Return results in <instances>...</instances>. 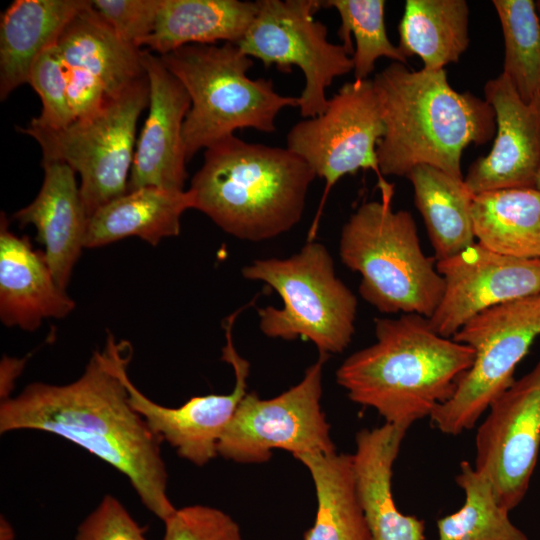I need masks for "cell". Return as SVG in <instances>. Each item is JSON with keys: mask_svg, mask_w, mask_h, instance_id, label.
I'll return each instance as SVG.
<instances>
[{"mask_svg": "<svg viewBox=\"0 0 540 540\" xmlns=\"http://www.w3.org/2000/svg\"><path fill=\"white\" fill-rule=\"evenodd\" d=\"M23 366L24 360L3 358L1 363V400L9 397L14 380Z\"/></svg>", "mask_w": 540, "mask_h": 540, "instance_id": "d590c367", "label": "cell"}, {"mask_svg": "<svg viewBox=\"0 0 540 540\" xmlns=\"http://www.w3.org/2000/svg\"><path fill=\"white\" fill-rule=\"evenodd\" d=\"M475 238L486 248L511 257L540 259V191L504 189L474 195Z\"/></svg>", "mask_w": 540, "mask_h": 540, "instance_id": "4316f807", "label": "cell"}, {"mask_svg": "<svg viewBox=\"0 0 540 540\" xmlns=\"http://www.w3.org/2000/svg\"><path fill=\"white\" fill-rule=\"evenodd\" d=\"M131 353L127 342L109 334L77 380L34 382L1 400L0 433L42 431L82 447L125 475L142 504L164 522L176 508L167 493L162 440L129 401L124 373Z\"/></svg>", "mask_w": 540, "mask_h": 540, "instance_id": "6da1fadb", "label": "cell"}, {"mask_svg": "<svg viewBox=\"0 0 540 540\" xmlns=\"http://www.w3.org/2000/svg\"><path fill=\"white\" fill-rule=\"evenodd\" d=\"M339 256L360 274L361 297L381 313L429 318L444 293L443 277L435 258L421 249L412 214L394 211L389 199L365 202L350 216L341 230Z\"/></svg>", "mask_w": 540, "mask_h": 540, "instance_id": "8992f818", "label": "cell"}, {"mask_svg": "<svg viewBox=\"0 0 540 540\" xmlns=\"http://www.w3.org/2000/svg\"><path fill=\"white\" fill-rule=\"evenodd\" d=\"M28 84L41 99L42 109L29 124L61 129L73 122L68 99V76L56 44L42 52L34 62Z\"/></svg>", "mask_w": 540, "mask_h": 540, "instance_id": "1f68e13d", "label": "cell"}, {"mask_svg": "<svg viewBox=\"0 0 540 540\" xmlns=\"http://www.w3.org/2000/svg\"><path fill=\"white\" fill-rule=\"evenodd\" d=\"M474 468L509 512L524 499L540 449V360L488 408L475 437Z\"/></svg>", "mask_w": 540, "mask_h": 540, "instance_id": "4fadbf2b", "label": "cell"}, {"mask_svg": "<svg viewBox=\"0 0 540 540\" xmlns=\"http://www.w3.org/2000/svg\"><path fill=\"white\" fill-rule=\"evenodd\" d=\"M316 174L290 149L235 135L205 149L189 188L194 209L231 236L259 242L296 226Z\"/></svg>", "mask_w": 540, "mask_h": 540, "instance_id": "277c9868", "label": "cell"}, {"mask_svg": "<svg viewBox=\"0 0 540 540\" xmlns=\"http://www.w3.org/2000/svg\"><path fill=\"white\" fill-rule=\"evenodd\" d=\"M372 82L385 125L376 149L381 175L406 177L414 167L429 165L464 178V149L495 136L492 106L454 90L444 69L413 71L392 62Z\"/></svg>", "mask_w": 540, "mask_h": 540, "instance_id": "7a4b0ae2", "label": "cell"}, {"mask_svg": "<svg viewBox=\"0 0 540 540\" xmlns=\"http://www.w3.org/2000/svg\"><path fill=\"white\" fill-rule=\"evenodd\" d=\"M374 325L376 342L347 357L336 381L351 401L409 428L451 399L475 351L437 334L419 314L376 318Z\"/></svg>", "mask_w": 540, "mask_h": 540, "instance_id": "3957f363", "label": "cell"}, {"mask_svg": "<svg viewBox=\"0 0 540 540\" xmlns=\"http://www.w3.org/2000/svg\"><path fill=\"white\" fill-rule=\"evenodd\" d=\"M383 0H329L339 14L338 36L352 57L355 80H365L374 71L380 57L407 64V58L388 38Z\"/></svg>", "mask_w": 540, "mask_h": 540, "instance_id": "4dcf8cb0", "label": "cell"}, {"mask_svg": "<svg viewBox=\"0 0 540 540\" xmlns=\"http://www.w3.org/2000/svg\"><path fill=\"white\" fill-rule=\"evenodd\" d=\"M327 357L319 355L299 383L276 397L261 399L247 392L220 438L218 455L236 463L262 464L275 449L294 458L336 451L320 404Z\"/></svg>", "mask_w": 540, "mask_h": 540, "instance_id": "8fae6325", "label": "cell"}, {"mask_svg": "<svg viewBox=\"0 0 540 540\" xmlns=\"http://www.w3.org/2000/svg\"><path fill=\"white\" fill-rule=\"evenodd\" d=\"M194 209L190 190L142 187L100 207L88 219L85 248L101 247L136 236L152 246L181 230V217Z\"/></svg>", "mask_w": 540, "mask_h": 540, "instance_id": "603a6c76", "label": "cell"}, {"mask_svg": "<svg viewBox=\"0 0 540 540\" xmlns=\"http://www.w3.org/2000/svg\"><path fill=\"white\" fill-rule=\"evenodd\" d=\"M407 430L385 422L356 433L355 489L371 540H426L425 521L403 514L392 493L393 465Z\"/></svg>", "mask_w": 540, "mask_h": 540, "instance_id": "ffe728a7", "label": "cell"}, {"mask_svg": "<svg viewBox=\"0 0 540 540\" xmlns=\"http://www.w3.org/2000/svg\"><path fill=\"white\" fill-rule=\"evenodd\" d=\"M75 540H147L144 529L113 495H105L82 521Z\"/></svg>", "mask_w": 540, "mask_h": 540, "instance_id": "e575fe53", "label": "cell"}, {"mask_svg": "<svg viewBox=\"0 0 540 540\" xmlns=\"http://www.w3.org/2000/svg\"><path fill=\"white\" fill-rule=\"evenodd\" d=\"M56 47L68 76L73 121L94 113L146 76L143 50L123 41L92 1L67 24Z\"/></svg>", "mask_w": 540, "mask_h": 540, "instance_id": "9a60e30c", "label": "cell"}, {"mask_svg": "<svg viewBox=\"0 0 540 540\" xmlns=\"http://www.w3.org/2000/svg\"><path fill=\"white\" fill-rule=\"evenodd\" d=\"M89 4L87 0H16L9 5L0 23L2 101L28 83L39 55L57 43L71 19Z\"/></svg>", "mask_w": 540, "mask_h": 540, "instance_id": "7402d4cb", "label": "cell"}, {"mask_svg": "<svg viewBox=\"0 0 540 540\" xmlns=\"http://www.w3.org/2000/svg\"><path fill=\"white\" fill-rule=\"evenodd\" d=\"M245 279L274 289L283 306L257 309L259 328L270 338L312 342L319 355L341 353L355 332L357 298L338 278L327 247L308 241L288 258L254 260Z\"/></svg>", "mask_w": 540, "mask_h": 540, "instance_id": "52a82bcc", "label": "cell"}, {"mask_svg": "<svg viewBox=\"0 0 540 540\" xmlns=\"http://www.w3.org/2000/svg\"><path fill=\"white\" fill-rule=\"evenodd\" d=\"M44 178L36 198L17 211L21 226L31 224L57 284L66 289L72 271L85 248L88 216L75 171L60 161H43Z\"/></svg>", "mask_w": 540, "mask_h": 540, "instance_id": "d6986e66", "label": "cell"}, {"mask_svg": "<svg viewBox=\"0 0 540 540\" xmlns=\"http://www.w3.org/2000/svg\"><path fill=\"white\" fill-rule=\"evenodd\" d=\"M162 0H93L92 6L125 42L138 48L156 25Z\"/></svg>", "mask_w": 540, "mask_h": 540, "instance_id": "836d02e7", "label": "cell"}, {"mask_svg": "<svg viewBox=\"0 0 540 540\" xmlns=\"http://www.w3.org/2000/svg\"><path fill=\"white\" fill-rule=\"evenodd\" d=\"M162 540H243L237 522L215 507H182L164 521Z\"/></svg>", "mask_w": 540, "mask_h": 540, "instance_id": "d6a6232c", "label": "cell"}, {"mask_svg": "<svg viewBox=\"0 0 540 540\" xmlns=\"http://www.w3.org/2000/svg\"><path fill=\"white\" fill-rule=\"evenodd\" d=\"M455 482L464 491L465 501L459 510L437 520L436 540H529L511 522L485 474L462 461Z\"/></svg>", "mask_w": 540, "mask_h": 540, "instance_id": "f1b7e54d", "label": "cell"}, {"mask_svg": "<svg viewBox=\"0 0 540 540\" xmlns=\"http://www.w3.org/2000/svg\"><path fill=\"white\" fill-rule=\"evenodd\" d=\"M74 300L55 281L44 253L27 237L9 230L4 213L0 225V318L8 327L33 331L47 318H63Z\"/></svg>", "mask_w": 540, "mask_h": 540, "instance_id": "44dd1931", "label": "cell"}, {"mask_svg": "<svg viewBox=\"0 0 540 540\" xmlns=\"http://www.w3.org/2000/svg\"><path fill=\"white\" fill-rule=\"evenodd\" d=\"M384 133L379 100L370 79L345 83L321 115L292 126L286 147L325 180L318 217L330 189L340 178L360 169L375 171L383 198H392V186L382 179L376 153Z\"/></svg>", "mask_w": 540, "mask_h": 540, "instance_id": "7c38bea8", "label": "cell"}, {"mask_svg": "<svg viewBox=\"0 0 540 540\" xmlns=\"http://www.w3.org/2000/svg\"><path fill=\"white\" fill-rule=\"evenodd\" d=\"M142 58L149 112L134 153L128 191L148 186L184 190L188 160L182 132L191 100L159 55L143 50Z\"/></svg>", "mask_w": 540, "mask_h": 540, "instance_id": "ac0fdd59", "label": "cell"}, {"mask_svg": "<svg viewBox=\"0 0 540 540\" xmlns=\"http://www.w3.org/2000/svg\"><path fill=\"white\" fill-rule=\"evenodd\" d=\"M436 268L445 287L428 320L446 338L489 308L540 294L539 258L503 255L479 242L436 261Z\"/></svg>", "mask_w": 540, "mask_h": 540, "instance_id": "5bb4252c", "label": "cell"}, {"mask_svg": "<svg viewBox=\"0 0 540 540\" xmlns=\"http://www.w3.org/2000/svg\"><path fill=\"white\" fill-rule=\"evenodd\" d=\"M484 95L495 113V138L491 151L469 166L465 185L473 195L535 188L540 170V92L526 103L501 73L486 82Z\"/></svg>", "mask_w": 540, "mask_h": 540, "instance_id": "e0dca14e", "label": "cell"}, {"mask_svg": "<svg viewBox=\"0 0 540 540\" xmlns=\"http://www.w3.org/2000/svg\"><path fill=\"white\" fill-rule=\"evenodd\" d=\"M224 323L226 344L222 360L234 370L235 385L228 394L194 396L178 407L162 406L145 396L124 373L131 406L141 415L150 430L173 447L177 454L197 466L209 463L218 455V443L238 404L247 393L250 364L236 351L232 328L239 312Z\"/></svg>", "mask_w": 540, "mask_h": 540, "instance_id": "2e32d148", "label": "cell"}, {"mask_svg": "<svg viewBox=\"0 0 540 540\" xmlns=\"http://www.w3.org/2000/svg\"><path fill=\"white\" fill-rule=\"evenodd\" d=\"M160 58L191 100L182 132L188 161L237 129L272 133L281 110L299 107L298 97L277 93L271 80L248 76L253 60L237 44H191Z\"/></svg>", "mask_w": 540, "mask_h": 540, "instance_id": "5b68a950", "label": "cell"}, {"mask_svg": "<svg viewBox=\"0 0 540 540\" xmlns=\"http://www.w3.org/2000/svg\"><path fill=\"white\" fill-rule=\"evenodd\" d=\"M406 177L413 186L414 203L424 220L436 261L475 243L471 216L474 195L464 178L429 165L414 167Z\"/></svg>", "mask_w": 540, "mask_h": 540, "instance_id": "d4e9b609", "label": "cell"}, {"mask_svg": "<svg viewBox=\"0 0 540 540\" xmlns=\"http://www.w3.org/2000/svg\"><path fill=\"white\" fill-rule=\"evenodd\" d=\"M149 104L147 76L94 113L61 129L29 124L19 128L40 145L43 161H60L80 176V193L88 218L128 191L137 121Z\"/></svg>", "mask_w": 540, "mask_h": 540, "instance_id": "ba28073f", "label": "cell"}, {"mask_svg": "<svg viewBox=\"0 0 540 540\" xmlns=\"http://www.w3.org/2000/svg\"><path fill=\"white\" fill-rule=\"evenodd\" d=\"M15 533L12 525L9 521L1 516L0 520V540H14Z\"/></svg>", "mask_w": 540, "mask_h": 540, "instance_id": "8d00e7d4", "label": "cell"}, {"mask_svg": "<svg viewBox=\"0 0 540 540\" xmlns=\"http://www.w3.org/2000/svg\"><path fill=\"white\" fill-rule=\"evenodd\" d=\"M256 11V1L162 0L154 30L143 45L162 56L191 44H238Z\"/></svg>", "mask_w": 540, "mask_h": 540, "instance_id": "cb8c5ba5", "label": "cell"}, {"mask_svg": "<svg viewBox=\"0 0 540 540\" xmlns=\"http://www.w3.org/2000/svg\"><path fill=\"white\" fill-rule=\"evenodd\" d=\"M504 39L502 73L528 103L540 92V17L533 0H493Z\"/></svg>", "mask_w": 540, "mask_h": 540, "instance_id": "f546056e", "label": "cell"}, {"mask_svg": "<svg viewBox=\"0 0 540 540\" xmlns=\"http://www.w3.org/2000/svg\"><path fill=\"white\" fill-rule=\"evenodd\" d=\"M539 335L540 294L489 308L468 321L452 338L474 349V361L451 399L432 412V424L447 435L473 428L515 381L517 365Z\"/></svg>", "mask_w": 540, "mask_h": 540, "instance_id": "9c48e42d", "label": "cell"}, {"mask_svg": "<svg viewBox=\"0 0 540 540\" xmlns=\"http://www.w3.org/2000/svg\"><path fill=\"white\" fill-rule=\"evenodd\" d=\"M535 188L540 191V170H539L537 178H536Z\"/></svg>", "mask_w": 540, "mask_h": 540, "instance_id": "74e56055", "label": "cell"}, {"mask_svg": "<svg viewBox=\"0 0 540 540\" xmlns=\"http://www.w3.org/2000/svg\"><path fill=\"white\" fill-rule=\"evenodd\" d=\"M257 11L238 47L266 68L283 72L297 66L305 77L299 98L303 118L327 108L326 89L337 77L353 71L352 57L342 44L328 40L327 27L314 18L319 0H257Z\"/></svg>", "mask_w": 540, "mask_h": 540, "instance_id": "30bf717a", "label": "cell"}, {"mask_svg": "<svg viewBox=\"0 0 540 540\" xmlns=\"http://www.w3.org/2000/svg\"><path fill=\"white\" fill-rule=\"evenodd\" d=\"M468 23L465 0H407L398 26V48L406 58L419 56L424 69H444L466 51Z\"/></svg>", "mask_w": 540, "mask_h": 540, "instance_id": "83f0119b", "label": "cell"}, {"mask_svg": "<svg viewBox=\"0 0 540 540\" xmlns=\"http://www.w3.org/2000/svg\"><path fill=\"white\" fill-rule=\"evenodd\" d=\"M536 9L540 17V0L535 1Z\"/></svg>", "mask_w": 540, "mask_h": 540, "instance_id": "f35d334b", "label": "cell"}, {"mask_svg": "<svg viewBox=\"0 0 540 540\" xmlns=\"http://www.w3.org/2000/svg\"><path fill=\"white\" fill-rule=\"evenodd\" d=\"M314 483L317 509L304 540H371L355 489L352 454L297 456Z\"/></svg>", "mask_w": 540, "mask_h": 540, "instance_id": "484cf974", "label": "cell"}]
</instances>
